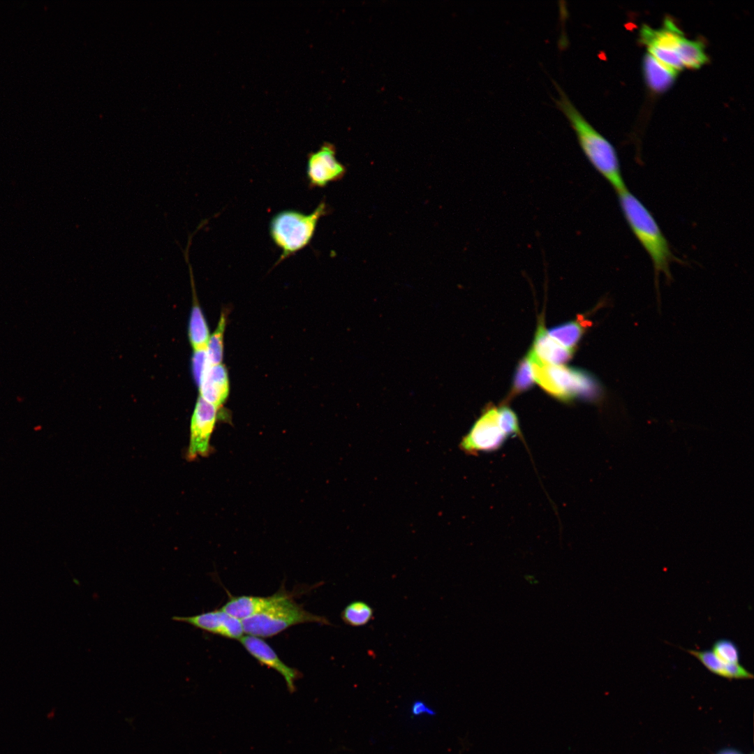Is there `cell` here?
<instances>
[{"label":"cell","instance_id":"cell-1","mask_svg":"<svg viewBox=\"0 0 754 754\" xmlns=\"http://www.w3.org/2000/svg\"><path fill=\"white\" fill-rule=\"evenodd\" d=\"M559 93L555 103L574 131L579 145L593 167L618 192L626 187L613 145L585 119L554 81Z\"/></svg>","mask_w":754,"mask_h":754},{"label":"cell","instance_id":"cell-2","mask_svg":"<svg viewBox=\"0 0 754 754\" xmlns=\"http://www.w3.org/2000/svg\"><path fill=\"white\" fill-rule=\"evenodd\" d=\"M616 193L624 218L651 258L656 277L663 273L671 280L670 264L676 258L656 219L627 187Z\"/></svg>","mask_w":754,"mask_h":754},{"label":"cell","instance_id":"cell-3","mask_svg":"<svg viewBox=\"0 0 754 754\" xmlns=\"http://www.w3.org/2000/svg\"><path fill=\"white\" fill-rule=\"evenodd\" d=\"M527 357L534 381L552 397L566 402L577 397L595 403L603 399V386L593 375L563 365L547 364L531 350Z\"/></svg>","mask_w":754,"mask_h":754},{"label":"cell","instance_id":"cell-4","mask_svg":"<svg viewBox=\"0 0 754 754\" xmlns=\"http://www.w3.org/2000/svg\"><path fill=\"white\" fill-rule=\"evenodd\" d=\"M329 212L328 205L322 201L309 214L288 209L272 217L269 223L270 237L275 245L281 250L277 264L309 244L318 221Z\"/></svg>","mask_w":754,"mask_h":754},{"label":"cell","instance_id":"cell-5","mask_svg":"<svg viewBox=\"0 0 754 754\" xmlns=\"http://www.w3.org/2000/svg\"><path fill=\"white\" fill-rule=\"evenodd\" d=\"M244 633L260 638L272 637L290 627L304 623L329 625L324 616L306 610L290 593L265 612L242 621Z\"/></svg>","mask_w":754,"mask_h":754},{"label":"cell","instance_id":"cell-6","mask_svg":"<svg viewBox=\"0 0 754 754\" xmlns=\"http://www.w3.org/2000/svg\"><path fill=\"white\" fill-rule=\"evenodd\" d=\"M507 438L498 423V409L491 406L485 410L469 432L463 437L459 447L468 454L489 452L498 450Z\"/></svg>","mask_w":754,"mask_h":754},{"label":"cell","instance_id":"cell-7","mask_svg":"<svg viewBox=\"0 0 754 754\" xmlns=\"http://www.w3.org/2000/svg\"><path fill=\"white\" fill-rule=\"evenodd\" d=\"M218 408L198 397L191 416L188 458L206 456L209 452V441L214 429Z\"/></svg>","mask_w":754,"mask_h":754},{"label":"cell","instance_id":"cell-8","mask_svg":"<svg viewBox=\"0 0 754 754\" xmlns=\"http://www.w3.org/2000/svg\"><path fill=\"white\" fill-rule=\"evenodd\" d=\"M346 171V167L336 158L333 145L325 143L308 155L306 177L311 188H323L330 182L341 179Z\"/></svg>","mask_w":754,"mask_h":754},{"label":"cell","instance_id":"cell-9","mask_svg":"<svg viewBox=\"0 0 754 754\" xmlns=\"http://www.w3.org/2000/svg\"><path fill=\"white\" fill-rule=\"evenodd\" d=\"M172 619L228 639L239 640L244 633L242 621L221 608L189 616H176Z\"/></svg>","mask_w":754,"mask_h":754},{"label":"cell","instance_id":"cell-10","mask_svg":"<svg viewBox=\"0 0 754 754\" xmlns=\"http://www.w3.org/2000/svg\"><path fill=\"white\" fill-rule=\"evenodd\" d=\"M239 640L245 650L260 664L273 669L283 678L290 693L295 691V682L301 677L300 672L283 663L272 647L262 638L246 635Z\"/></svg>","mask_w":754,"mask_h":754},{"label":"cell","instance_id":"cell-11","mask_svg":"<svg viewBox=\"0 0 754 754\" xmlns=\"http://www.w3.org/2000/svg\"><path fill=\"white\" fill-rule=\"evenodd\" d=\"M289 593V591L281 587L279 591L267 597L246 595L230 596L221 609L242 621L265 612Z\"/></svg>","mask_w":754,"mask_h":754},{"label":"cell","instance_id":"cell-12","mask_svg":"<svg viewBox=\"0 0 754 754\" xmlns=\"http://www.w3.org/2000/svg\"><path fill=\"white\" fill-rule=\"evenodd\" d=\"M198 386L199 396L219 408L229 395V377L226 367L223 364L209 366Z\"/></svg>","mask_w":754,"mask_h":754},{"label":"cell","instance_id":"cell-13","mask_svg":"<svg viewBox=\"0 0 754 754\" xmlns=\"http://www.w3.org/2000/svg\"><path fill=\"white\" fill-rule=\"evenodd\" d=\"M190 246L191 242H188L183 253L188 266L193 299L188 323V337L193 352H197L205 350L210 335L207 321L197 300L193 270L189 260Z\"/></svg>","mask_w":754,"mask_h":754},{"label":"cell","instance_id":"cell-14","mask_svg":"<svg viewBox=\"0 0 754 754\" xmlns=\"http://www.w3.org/2000/svg\"><path fill=\"white\" fill-rule=\"evenodd\" d=\"M531 351L541 361L554 365H563L568 362L574 350L568 349L552 339L540 319Z\"/></svg>","mask_w":754,"mask_h":754},{"label":"cell","instance_id":"cell-15","mask_svg":"<svg viewBox=\"0 0 754 754\" xmlns=\"http://www.w3.org/2000/svg\"><path fill=\"white\" fill-rule=\"evenodd\" d=\"M696 658L711 672L728 679H751L753 674L744 666L726 664L720 661L711 650H686Z\"/></svg>","mask_w":754,"mask_h":754},{"label":"cell","instance_id":"cell-16","mask_svg":"<svg viewBox=\"0 0 754 754\" xmlns=\"http://www.w3.org/2000/svg\"><path fill=\"white\" fill-rule=\"evenodd\" d=\"M644 72L649 86L659 92L672 85L679 71L647 53L644 58Z\"/></svg>","mask_w":754,"mask_h":754},{"label":"cell","instance_id":"cell-17","mask_svg":"<svg viewBox=\"0 0 754 754\" xmlns=\"http://www.w3.org/2000/svg\"><path fill=\"white\" fill-rule=\"evenodd\" d=\"M591 324L581 316L575 320L551 328L547 333L563 346L574 350L587 327Z\"/></svg>","mask_w":754,"mask_h":754},{"label":"cell","instance_id":"cell-18","mask_svg":"<svg viewBox=\"0 0 754 754\" xmlns=\"http://www.w3.org/2000/svg\"><path fill=\"white\" fill-rule=\"evenodd\" d=\"M676 51L684 67L698 68L708 61L703 43L686 39L683 35L679 38Z\"/></svg>","mask_w":754,"mask_h":754},{"label":"cell","instance_id":"cell-19","mask_svg":"<svg viewBox=\"0 0 754 754\" xmlns=\"http://www.w3.org/2000/svg\"><path fill=\"white\" fill-rule=\"evenodd\" d=\"M226 326V316L224 313H222L215 330L209 337L205 349L207 361L209 366L222 364L224 350L223 337Z\"/></svg>","mask_w":754,"mask_h":754},{"label":"cell","instance_id":"cell-20","mask_svg":"<svg viewBox=\"0 0 754 754\" xmlns=\"http://www.w3.org/2000/svg\"><path fill=\"white\" fill-rule=\"evenodd\" d=\"M374 616L373 608L367 603L356 600L349 603L341 612L343 622L350 626L360 627L367 624Z\"/></svg>","mask_w":754,"mask_h":754},{"label":"cell","instance_id":"cell-21","mask_svg":"<svg viewBox=\"0 0 754 754\" xmlns=\"http://www.w3.org/2000/svg\"><path fill=\"white\" fill-rule=\"evenodd\" d=\"M534 379L531 362L527 355L519 363L514 376L511 396L529 389L533 384Z\"/></svg>","mask_w":754,"mask_h":754},{"label":"cell","instance_id":"cell-22","mask_svg":"<svg viewBox=\"0 0 754 754\" xmlns=\"http://www.w3.org/2000/svg\"><path fill=\"white\" fill-rule=\"evenodd\" d=\"M711 651L724 663H739L740 651L737 644L732 640L719 639L713 644Z\"/></svg>","mask_w":754,"mask_h":754},{"label":"cell","instance_id":"cell-23","mask_svg":"<svg viewBox=\"0 0 754 754\" xmlns=\"http://www.w3.org/2000/svg\"><path fill=\"white\" fill-rule=\"evenodd\" d=\"M497 409L499 425L506 436L508 437L515 435L523 439L518 418L515 412L505 406Z\"/></svg>","mask_w":754,"mask_h":754},{"label":"cell","instance_id":"cell-24","mask_svg":"<svg viewBox=\"0 0 754 754\" xmlns=\"http://www.w3.org/2000/svg\"><path fill=\"white\" fill-rule=\"evenodd\" d=\"M208 367L205 350L193 352L192 370L197 385L199 384L204 372Z\"/></svg>","mask_w":754,"mask_h":754},{"label":"cell","instance_id":"cell-25","mask_svg":"<svg viewBox=\"0 0 754 754\" xmlns=\"http://www.w3.org/2000/svg\"><path fill=\"white\" fill-rule=\"evenodd\" d=\"M412 713L416 716L422 714H431V710L424 702L417 701L413 704Z\"/></svg>","mask_w":754,"mask_h":754},{"label":"cell","instance_id":"cell-26","mask_svg":"<svg viewBox=\"0 0 754 754\" xmlns=\"http://www.w3.org/2000/svg\"><path fill=\"white\" fill-rule=\"evenodd\" d=\"M723 754H737V753H733L730 752V753H723Z\"/></svg>","mask_w":754,"mask_h":754}]
</instances>
